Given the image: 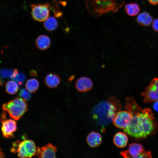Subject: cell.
I'll return each mask as SVG.
<instances>
[{
    "label": "cell",
    "instance_id": "cell-1",
    "mask_svg": "<svg viewBox=\"0 0 158 158\" xmlns=\"http://www.w3.org/2000/svg\"><path fill=\"white\" fill-rule=\"evenodd\" d=\"M125 108L131 116L129 126L123 129L125 133L136 138H145L155 133L158 125L150 109H142L133 97L126 98Z\"/></svg>",
    "mask_w": 158,
    "mask_h": 158
},
{
    "label": "cell",
    "instance_id": "cell-2",
    "mask_svg": "<svg viewBox=\"0 0 158 158\" xmlns=\"http://www.w3.org/2000/svg\"><path fill=\"white\" fill-rule=\"evenodd\" d=\"M3 109L7 111L11 118L18 120L27 111L28 104L26 101L17 97L2 105Z\"/></svg>",
    "mask_w": 158,
    "mask_h": 158
},
{
    "label": "cell",
    "instance_id": "cell-3",
    "mask_svg": "<svg viewBox=\"0 0 158 158\" xmlns=\"http://www.w3.org/2000/svg\"><path fill=\"white\" fill-rule=\"evenodd\" d=\"M12 152H17L20 158H31L36 154L37 148L34 142L30 140H25L20 142L14 144Z\"/></svg>",
    "mask_w": 158,
    "mask_h": 158
},
{
    "label": "cell",
    "instance_id": "cell-4",
    "mask_svg": "<svg viewBox=\"0 0 158 158\" xmlns=\"http://www.w3.org/2000/svg\"><path fill=\"white\" fill-rule=\"evenodd\" d=\"M120 154L125 158L152 157L150 151H145L141 144L136 143L130 144L128 149L121 152Z\"/></svg>",
    "mask_w": 158,
    "mask_h": 158
},
{
    "label": "cell",
    "instance_id": "cell-5",
    "mask_svg": "<svg viewBox=\"0 0 158 158\" xmlns=\"http://www.w3.org/2000/svg\"><path fill=\"white\" fill-rule=\"evenodd\" d=\"M141 94L145 103L158 101V78L153 79Z\"/></svg>",
    "mask_w": 158,
    "mask_h": 158
},
{
    "label": "cell",
    "instance_id": "cell-6",
    "mask_svg": "<svg viewBox=\"0 0 158 158\" xmlns=\"http://www.w3.org/2000/svg\"><path fill=\"white\" fill-rule=\"evenodd\" d=\"M49 4L45 3L42 4H32L31 14L32 18L35 20L40 21H44L49 16L50 12Z\"/></svg>",
    "mask_w": 158,
    "mask_h": 158
},
{
    "label": "cell",
    "instance_id": "cell-7",
    "mask_svg": "<svg viewBox=\"0 0 158 158\" xmlns=\"http://www.w3.org/2000/svg\"><path fill=\"white\" fill-rule=\"evenodd\" d=\"M131 120V116L128 111H122L116 113L112 121L116 127L124 129L129 126Z\"/></svg>",
    "mask_w": 158,
    "mask_h": 158
},
{
    "label": "cell",
    "instance_id": "cell-8",
    "mask_svg": "<svg viewBox=\"0 0 158 158\" xmlns=\"http://www.w3.org/2000/svg\"><path fill=\"white\" fill-rule=\"evenodd\" d=\"M16 129V122L14 120L7 119L2 122V133L5 137L9 138L12 137Z\"/></svg>",
    "mask_w": 158,
    "mask_h": 158
},
{
    "label": "cell",
    "instance_id": "cell-9",
    "mask_svg": "<svg viewBox=\"0 0 158 158\" xmlns=\"http://www.w3.org/2000/svg\"><path fill=\"white\" fill-rule=\"evenodd\" d=\"M56 147L50 143L37 149L36 154L39 158H55Z\"/></svg>",
    "mask_w": 158,
    "mask_h": 158
},
{
    "label": "cell",
    "instance_id": "cell-10",
    "mask_svg": "<svg viewBox=\"0 0 158 158\" xmlns=\"http://www.w3.org/2000/svg\"><path fill=\"white\" fill-rule=\"evenodd\" d=\"M92 80L87 77H82L77 79L75 83V86L78 91L84 92L90 90L92 87Z\"/></svg>",
    "mask_w": 158,
    "mask_h": 158
},
{
    "label": "cell",
    "instance_id": "cell-11",
    "mask_svg": "<svg viewBox=\"0 0 158 158\" xmlns=\"http://www.w3.org/2000/svg\"><path fill=\"white\" fill-rule=\"evenodd\" d=\"M109 105L108 118L113 119L116 113L121 109L119 101L115 97H110L107 101Z\"/></svg>",
    "mask_w": 158,
    "mask_h": 158
},
{
    "label": "cell",
    "instance_id": "cell-12",
    "mask_svg": "<svg viewBox=\"0 0 158 158\" xmlns=\"http://www.w3.org/2000/svg\"><path fill=\"white\" fill-rule=\"evenodd\" d=\"M44 82L46 85L50 88L56 87L61 82V79L57 74L49 73L45 77Z\"/></svg>",
    "mask_w": 158,
    "mask_h": 158
},
{
    "label": "cell",
    "instance_id": "cell-13",
    "mask_svg": "<svg viewBox=\"0 0 158 158\" xmlns=\"http://www.w3.org/2000/svg\"><path fill=\"white\" fill-rule=\"evenodd\" d=\"M88 144L92 147H95L99 146L102 142V137L99 133L92 132L90 133L86 138Z\"/></svg>",
    "mask_w": 158,
    "mask_h": 158
},
{
    "label": "cell",
    "instance_id": "cell-14",
    "mask_svg": "<svg viewBox=\"0 0 158 158\" xmlns=\"http://www.w3.org/2000/svg\"><path fill=\"white\" fill-rule=\"evenodd\" d=\"M35 44L37 47L40 50H44L50 46L51 40L49 37L45 35H41L36 39Z\"/></svg>",
    "mask_w": 158,
    "mask_h": 158
},
{
    "label": "cell",
    "instance_id": "cell-15",
    "mask_svg": "<svg viewBox=\"0 0 158 158\" xmlns=\"http://www.w3.org/2000/svg\"><path fill=\"white\" fill-rule=\"evenodd\" d=\"M153 19L148 13L143 12L138 15L136 18L137 23L144 26H148L152 24Z\"/></svg>",
    "mask_w": 158,
    "mask_h": 158
},
{
    "label": "cell",
    "instance_id": "cell-16",
    "mask_svg": "<svg viewBox=\"0 0 158 158\" xmlns=\"http://www.w3.org/2000/svg\"><path fill=\"white\" fill-rule=\"evenodd\" d=\"M114 144L118 147L123 148L126 146L128 142V139L126 135L121 132H118L113 138Z\"/></svg>",
    "mask_w": 158,
    "mask_h": 158
},
{
    "label": "cell",
    "instance_id": "cell-17",
    "mask_svg": "<svg viewBox=\"0 0 158 158\" xmlns=\"http://www.w3.org/2000/svg\"><path fill=\"white\" fill-rule=\"evenodd\" d=\"M125 11L129 16H133L138 15L140 11L139 5L135 3H130L125 6Z\"/></svg>",
    "mask_w": 158,
    "mask_h": 158
},
{
    "label": "cell",
    "instance_id": "cell-18",
    "mask_svg": "<svg viewBox=\"0 0 158 158\" xmlns=\"http://www.w3.org/2000/svg\"><path fill=\"white\" fill-rule=\"evenodd\" d=\"M58 23L56 20L53 17H48L44 21V26L45 28L49 31L54 30L57 28Z\"/></svg>",
    "mask_w": 158,
    "mask_h": 158
},
{
    "label": "cell",
    "instance_id": "cell-19",
    "mask_svg": "<svg viewBox=\"0 0 158 158\" xmlns=\"http://www.w3.org/2000/svg\"><path fill=\"white\" fill-rule=\"evenodd\" d=\"M39 83L35 78L28 79L25 84L26 88L30 93L35 92L38 89Z\"/></svg>",
    "mask_w": 158,
    "mask_h": 158
},
{
    "label": "cell",
    "instance_id": "cell-20",
    "mask_svg": "<svg viewBox=\"0 0 158 158\" xmlns=\"http://www.w3.org/2000/svg\"><path fill=\"white\" fill-rule=\"evenodd\" d=\"M5 89L6 92L11 95H14L18 91L19 87L15 81L9 80L6 84Z\"/></svg>",
    "mask_w": 158,
    "mask_h": 158
},
{
    "label": "cell",
    "instance_id": "cell-21",
    "mask_svg": "<svg viewBox=\"0 0 158 158\" xmlns=\"http://www.w3.org/2000/svg\"><path fill=\"white\" fill-rule=\"evenodd\" d=\"M17 69H14L13 70L3 69L0 70V75L4 78H11L12 79L14 77Z\"/></svg>",
    "mask_w": 158,
    "mask_h": 158
},
{
    "label": "cell",
    "instance_id": "cell-22",
    "mask_svg": "<svg viewBox=\"0 0 158 158\" xmlns=\"http://www.w3.org/2000/svg\"><path fill=\"white\" fill-rule=\"evenodd\" d=\"M25 79V74L17 70L15 77L12 79L18 83L19 85H21Z\"/></svg>",
    "mask_w": 158,
    "mask_h": 158
},
{
    "label": "cell",
    "instance_id": "cell-23",
    "mask_svg": "<svg viewBox=\"0 0 158 158\" xmlns=\"http://www.w3.org/2000/svg\"><path fill=\"white\" fill-rule=\"evenodd\" d=\"M26 89H21L19 93V96L26 101L29 100L31 97V95Z\"/></svg>",
    "mask_w": 158,
    "mask_h": 158
},
{
    "label": "cell",
    "instance_id": "cell-24",
    "mask_svg": "<svg viewBox=\"0 0 158 158\" xmlns=\"http://www.w3.org/2000/svg\"><path fill=\"white\" fill-rule=\"evenodd\" d=\"M151 24L153 30L158 32V18L153 20Z\"/></svg>",
    "mask_w": 158,
    "mask_h": 158
},
{
    "label": "cell",
    "instance_id": "cell-25",
    "mask_svg": "<svg viewBox=\"0 0 158 158\" xmlns=\"http://www.w3.org/2000/svg\"><path fill=\"white\" fill-rule=\"evenodd\" d=\"M149 3L151 4L157 5H158V0H147Z\"/></svg>",
    "mask_w": 158,
    "mask_h": 158
},
{
    "label": "cell",
    "instance_id": "cell-26",
    "mask_svg": "<svg viewBox=\"0 0 158 158\" xmlns=\"http://www.w3.org/2000/svg\"><path fill=\"white\" fill-rule=\"evenodd\" d=\"M30 75L36 77L37 75V72L35 70H31L30 71Z\"/></svg>",
    "mask_w": 158,
    "mask_h": 158
},
{
    "label": "cell",
    "instance_id": "cell-27",
    "mask_svg": "<svg viewBox=\"0 0 158 158\" xmlns=\"http://www.w3.org/2000/svg\"><path fill=\"white\" fill-rule=\"evenodd\" d=\"M153 108L154 109L158 112V101H155L153 105Z\"/></svg>",
    "mask_w": 158,
    "mask_h": 158
},
{
    "label": "cell",
    "instance_id": "cell-28",
    "mask_svg": "<svg viewBox=\"0 0 158 158\" xmlns=\"http://www.w3.org/2000/svg\"><path fill=\"white\" fill-rule=\"evenodd\" d=\"M4 157V155L2 150L0 149V158H3Z\"/></svg>",
    "mask_w": 158,
    "mask_h": 158
},
{
    "label": "cell",
    "instance_id": "cell-29",
    "mask_svg": "<svg viewBox=\"0 0 158 158\" xmlns=\"http://www.w3.org/2000/svg\"><path fill=\"white\" fill-rule=\"evenodd\" d=\"M3 83L1 79L0 78V85H2Z\"/></svg>",
    "mask_w": 158,
    "mask_h": 158
}]
</instances>
